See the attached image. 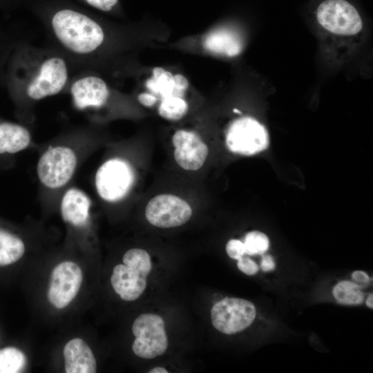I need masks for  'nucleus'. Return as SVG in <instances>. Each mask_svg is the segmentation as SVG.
Wrapping results in <instances>:
<instances>
[{
	"label": "nucleus",
	"mask_w": 373,
	"mask_h": 373,
	"mask_svg": "<svg viewBox=\"0 0 373 373\" xmlns=\"http://www.w3.org/2000/svg\"><path fill=\"white\" fill-rule=\"evenodd\" d=\"M75 71L66 58L46 44L38 46L25 37L8 59L4 87L23 112L41 100L66 92Z\"/></svg>",
	"instance_id": "1"
},
{
	"label": "nucleus",
	"mask_w": 373,
	"mask_h": 373,
	"mask_svg": "<svg viewBox=\"0 0 373 373\" xmlns=\"http://www.w3.org/2000/svg\"><path fill=\"white\" fill-rule=\"evenodd\" d=\"M122 261L124 264L114 267L111 283L122 300L133 301L146 287L147 276L152 269L151 258L146 250L133 248L124 254Z\"/></svg>",
	"instance_id": "2"
},
{
	"label": "nucleus",
	"mask_w": 373,
	"mask_h": 373,
	"mask_svg": "<svg viewBox=\"0 0 373 373\" xmlns=\"http://www.w3.org/2000/svg\"><path fill=\"white\" fill-rule=\"evenodd\" d=\"M77 164L75 151L64 145L50 147L40 157L37 173L46 187L56 189L65 186L73 176Z\"/></svg>",
	"instance_id": "3"
},
{
	"label": "nucleus",
	"mask_w": 373,
	"mask_h": 373,
	"mask_svg": "<svg viewBox=\"0 0 373 373\" xmlns=\"http://www.w3.org/2000/svg\"><path fill=\"white\" fill-rule=\"evenodd\" d=\"M73 106L80 111L99 110L111 100L112 91L106 80L93 72L75 73L66 90Z\"/></svg>",
	"instance_id": "4"
},
{
	"label": "nucleus",
	"mask_w": 373,
	"mask_h": 373,
	"mask_svg": "<svg viewBox=\"0 0 373 373\" xmlns=\"http://www.w3.org/2000/svg\"><path fill=\"white\" fill-rule=\"evenodd\" d=\"M132 332L135 336L132 350L140 358H155L164 354L168 347L164 321L159 315L151 313L140 314L133 323Z\"/></svg>",
	"instance_id": "5"
},
{
	"label": "nucleus",
	"mask_w": 373,
	"mask_h": 373,
	"mask_svg": "<svg viewBox=\"0 0 373 373\" xmlns=\"http://www.w3.org/2000/svg\"><path fill=\"white\" fill-rule=\"evenodd\" d=\"M229 151L242 155H253L267 149L269 136L267 128L251 117H241L228 126L225 135Z\"/></svg>",
	"instance_id": "6"
},
{
	"label": "nucleus",
	"mask_w": 373,
	"mask_h": 373,
	"mask_svg": "<svg viewBox=\"0 0 373 373\" xmlns=\"http://www.w3.org/2000/svg\"><path fill=\"white\" fill-rule=\"evenodd\" d=\"M256 315L255 305L240 298L226 297L211 308L213 326L224 334H233L243 331L254 322Z\"/></svg>",
	"instance_id": "7"
},
{
	"label": "nucleus",
	"mask_w": 373,
	"mask_h": 373,
	"mask_svg": "<svg viewBox=\"0 0 373 373\" xmlns=\"http://www.w3.org/2000/svg\"><path fill=\"white\" fill-rule=\"evenodd\" d=\"M318 23L334 35L351 36L363 28V21L356 9L345 0H326L316 10Z\"/></svg>",
	"instance_id": "8"
},
{
	"label": "nucleus",
	"mask_w": 373,
	"mask_h": 373,
	"mask_svg": "<svg viewBox=\"0 0 373 373\" xmlns=\"http://www.w3.org/2000/svg\"><path fill=\"white\" fill-rule=\"evenodd\" d=\"M133 181L131 166L124 160L115 158L103 163L97 171L95 183L98 195L104 200L116 202L130 190Z\"/></svg>",
	"instance_id": "9"
},
{
	"label": "nucleus",
	"mask_w": 373,
	"mask_h": 373,
	"mask_svg": "<svg viewBox=\"0 0 373 373\" xmlns=\"http://www.w3.org/2000/svg\"><path fill=\"white\" fill-rule=\"evenodd\" d=\"M145 216L155 227L172 228L186 223L192 216V209L188 202L178 196L160 194L147 203Z\"/></svg>",
	"instance_id": "10"
},
{
	"label": "nucleus",
	"mask_w": 373,
	"mask_h": 373,
	"mask_svg": "<svg viewBox=\"0 0 373 373\" xmlns=\"http://www.w3.org/2000/svg\"><path fill=\"white\" fill-rule=\"evenodd\" d=\"M83 280L81 268L71 261H64L52 269L47 298L57 309L67 307L77 296Z\"/></svg>",
	"instance_id": "11"
},
{
	"label": "nucleus",
	"mask_w": 373,
	"mask_h": 373,
	"mask_svg": "<svg viewBox=\"0 0 373 373\" xmlns=\"http://www.w3.org/2000/svg\"><path fill=\"white\" fill-rule=\"evenodd\" d=\"M174 157L184 169L196 171L205 162L208 148L195 132L186 130L177 131L172 137Z\"/></svg>",
	"instance_id": "12"
},
{
	"label": "nucleus",
	"mask_w": 373,
	"mask_h": 373,
	"mask_svg": "<svg viewBox=\"0 0 373 373\" xmlns=\"http://www.w3.org/2000/svg\"><path fill=\"white\" fill-rule=\"evenodd\" d=\"M149 94L157 101L171 97H183L189 87L188 79L182 74L173 75L161 67L153 69L151 77L145 83Z\"/></svg>",
	"instance_id": "13"
},
{
	"label": "nucleus",
	"mask_w": 373,
	"mask_h": 373,
	"mask_svg": "<svg viewBox=\"0 0 373 373\" xmlns=\"http://www.w3.org/2000/svg\"><path fill=\"white\" fill-rule=\"evenodd\" d=\"M64 368L66 373H95V357L88 344L82 338L70 340L64 346Z\"/></svg>",
	"instance_id": "14"
},
{
	"label": "nucleus",
	"mask_w": 373,
	"mask_h": 373,
	"mask_svg": "<svg viewBox=\"0 0 373 373\" xmlns=\"http://www.w3.org/2000/svg\"><path fill=\"white\" fill-rule=\"evenodd\" d=\"M90 200L83 191L77 188L69 189L63 195L60 203L61 217L73 226H84L89 217Z\"/></svg>",
	"instance_id": "15"
},
{
	"label": "nucleus",
	"mask_w": 373,
	"mask_h": 373,
	"mask_svg": "<svg viewBox=\"0 0 373 373\" xmlns=\"http://www.w3.org/2000/svg\"><path fill=\"white\" fill-rule=\"evenodd\" d=\"M204 48L212 53L227 57H235L242 50L239 35L227 29H219L209 33L204 39Z\"/></svg>",
	"instance_id": "16"
},
{
	"label": "nucleus",
	"mask_w": 373,
	"mask_h": 373,
	"mask_svg": "<svg viewBox=\"0 0 373 373\" xmlns=\"http://www.w3.org/2000/svg\"><path fill=\"white\" fill-rule=\"evenodd\" d=\"M31 142V134L24 126L0 121V154L15 153L26 149Z\"/></svg>",
	"instance_id": "17"
},
{
	"label": "nucleus",
	"mask_w": 373,
	"mask_h": 373,
	"mask_svg": "<svg viewBox=\"0 0 373 373\" xmlns=\"http://www.w3.org/2000/svg\"><path fill=\"white\" fill-rule=\"evenodd\" d=\"M23 37L14 26L0 21V88L4 87L6 68L10 56Z\"/></svg>",
	"instance_id": "18"
},
{
	"label": "nucleus",
	"mask_w": 373,
	"mask_h": 373,
	"mask_svg": "<svg viewBox=\"0 0 373 373\" xmlns=\"http://www.w3.org/2000/svg\"><path fill=\"white\" fill-rule=\"evenodd\" d=\"M25 245L16 235L0 229V266L11 265L24 254Z\"/></svg>",
	"instance_id": "19"
},
{
	"label": "nucleus",
	"mask_w": 373,
	"mask_h": 373,
	"mask_svg": "<svg viewBox=\"0 0 373 373\" xmlns=\"http://www.w3.org/2000/svg\"><path fill=\"white\" fill-rule=\"evenodd\" d=\"M27 358L23 352L14 347L0 350V373H18L25 370Z\"/></svg>",
	"instance_id": "20"
},
{
	"label": "nucleus",
	"mask_w": 373,
	"mask_h": 373,
	"mask_svg": "<svg viewBox=\"0 0 373 373\" xmlns=\"http://www.w3.org/2000/svg\"><path fill=\"white\" fill-rule=\"evenodd\" d=\"M333 295L337 301L345 305H359L364 300V294L360 286L354 282L347 280L335 285Z\"/></svg>",
	"instance_id": "21"
},
{
	"label": "nucleus",
	"mask_w": 373,
	"mask_h": 373,
	"mask_svg": "<svg viewBox=\"0 0 373 373\" xmlns=\"http://www.w3.org/2000/svg\"><path fill=\"white\" fill-rule=\"evenodd\" d=\"M188 110L186 100L178 96H171L160 101L159 115L168 120L176 121L183 117Z\"/></svg>",
	"instance_id": "22"
},
{
	"label": "nucleus",
	"mask_w": 373,
	"mask_h": 373,
	"mask_svg": "<svg viewBox=\"0 0 373 373\" xmlns=\"http://www.w3.org/2000/svg\"><path fill=\"white\" fill-rule=\"evenodd\" d=\"M246 254L261 255L265 253L269 247V240L267 235L259 231L247 233L244 242Z\"/></svg>",
	"instance_id": "23"
},
{
	"label": "nucleus",
	"mask_w": 373,
	"mask_h": 373,
	"mask_svg": "<svg viewBox=\"0 0 373 373\" xmlns=\"http://www.w3.org/2000/svg\"><path fill=\"white\" fill-rule=\"evenodd\" d=\"M84 6L101 12H109L115 10L119 0H77Z\"/></svg>",
	"instance_id": "24"
},
{
	"label": "nucleus",
	"mask_w": 373,
	"mask_h": 373,
	"mask_svg": "<svg viewBox=\"0 0 373 373\" xmlns=\"http://www.w3.org/2000/svg\"><path fill=\"white\" fill-rule=\"evenodd\" d=\"M226 252L235 260H239L246 254L244 242L240 240L231 239L226 245Z\"/></svg>",
	"instance_id": "25"
},
{
	"label": "nucleus",
	"mask_w": 373,
	"mask_h": 373,
	"mask_svg": "<svg viewBox=\"0 0 373 373\" xmlns=\"http://www.w3.org/2000/svg\"><path fill=\"white\" fill-rule=\"evenodd\" d=\"M238 260L237 267L238 269L247 275H254L259 270L258 265L249 258L242 257Z\"/></svg>",
	"instance_id": "26"
},
{
	"label": "nucleus",
	"mask_w": 373,
	"mask_h": 373,
	"mask_svg": "<svg viewBox=\"0 0 373 373\" xmlns=\"http://www.w3.org/2000/svg\"><path fill=\"white\" fill-rule=\"evenodd\" d=\"M139 102L144 106H152L154 105L157 99L152 95L147 92L141 93L137 95Z\"/></svg>",
	"instance_id": "27"
},
{
	"label": "nucleus",
	"mask_w": 373,
	"mask_h": 373,
	"mask_svg": "<svg viewBox=\"0 0 373 373\" xmlns=\"http://www.w3.org/2000/svg\"><path fill=\"white\" fill-rule=\"evenodd\" d=\"M276 263L270 255H264L262 258L260 268L263 271H270L275 269Z\"/></svg>",
	"instance_id": "28"
},
{
	"label": "nucleus",
	"mask_w": 373,
	"mask_h": 373,
	"mask_svg": "<svg viewBox=\"0 0 373 373\" xmlns=\"http://www.w3.org/2000/svg\"><path fill=\"white\" fill-rule=\"evenodd\" d=\"M352 279L356 283L362 285H367L370 283L369 276L363 271H355L352 274Z\"/></svg>",
	"instance_id": "29"
},
{
	"label": "nucleus",
	"mask_w": 373,
	"mask_h": 373,
	"mask_svg": "<svg viewBox=\"0 0 373 373\" xmlns=\"http://www.w3.org/2000/svg\"><path fill=\"white\" fill-rule=\"evenodd\" d=\"M149 373H168L169 372L162 367H156L151 370Z\"/></svg>",
	"instance_id": "30"
},
{
	"label": "nucleus",
	"mask_w": 373,
	"mask_h": 373,
	"mask_svg": "<svg viewBox=\"0 0 373 373\" xmlns=\"http://www.w3.org/2000/svg\"><path fill=\"white\" fill-rule=\"evenodd\" d=\"M372 300H373V295L372 294H370L367 297V298L366 299V305L370 308V309H373V303H372Z\"/></svg>",
	"instance_id": "31"
},
{
	"label": "nucleus",
	"mask_w": 373,
	"mask_h": 373,
	"mask_svg": "<svg viewBox=\"0 0 373 373\" xmlns=\"http://www.w3.org/2000/svg\"><path fill=\"white\" fill-rule=\"evenodd\" d=\"M20 0H0V5H8L12 3H18Z\"/></svg>",
	"instance_id": "32"
}]
</instances>
